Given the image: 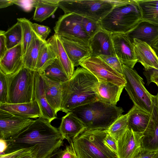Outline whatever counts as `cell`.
Wrapping results in <instances>:
<instances>
[{"mask_svg": "<svg viewBox=\"0 0 158 158\" xmlns=\"http://www.w3.org/2000/svg\"><path fill=\"white\" fill-rule=\"evenodd\" d=\"M64 140L58 129L41 117L18 135L6 140L7 148L4 154L21 149H33L36 158H49L63 146Z\"/></svg>", "mask_w": 158, "mask_h": 158, "instance_id": "cell-1", "label": "cell"}, {"mask_svg": "<svg viewBox=\"0 0 158 158\" xmlns=\"http://www.w3.org/2000/svg\"><path fill=\"white\" fill-rule=\"evenodd\" d=\"M98 82L87 69L77 68L71 79L61 83L60 111L67 114L76 107L98 100L96 92Z\"/></svg>", "mask_w": 158, "mask_h": 158, "instance_id": "cell-2", "label": "cell"}, {"mask_svg": "<svg viewBox=\"0 0 158 158\" xmlns=\"http://www.w3.org/2000/svg\"><path fill=\"white\" fill-rule=\"evenodd\" d=\"M70 112L81 120L86 130H107L123 115L124 110L121 107L97 100L76 107Z\"/></svg>", "mask_w": 158, "mask_h": 158, "instance_id": "cell-3", "label": "cell"}, {"mask_svg": "<svg viewBox=\"0 0 158 158\" xmlns=\"http://www.w3.org/2000/svg\"><path fill=\"white\" fill-rule=\"evenodd\" d=\"M142 20L136 0H128L114 6L99 23L101 28L112 34H127Z\"/></svg>", "mask_w": 158, "mask_h": 158, "instance_id": "cell-4", "label": "cell"}, {"mask_svg": "<svg viewBox=\"0 0 158 158\" xmlns=\"http://www.w3.org/2000/svg\"><path fill=\"white\" fill-rule=\"evenodd\" d=\"M107 130H86L73 141L78 158H118L117 154L106 145L104 139Z\"/></svg>", "mask_w": 158, "mask_h": 158, "instance_id": "cell-5", "label": "cell"}, {"mask_svg": "<svg viewBox=\"0 0 158 158\" xmlns=\"http://www.w3.org/2000/svg\"><path fill=\"white\" fill-rule=\"evenodd\" d=\"M128 0H59L65 14L72 13L99 22L115 6Z\"/></svg>", "mask_w": 158, "mask_h": 158, "instance_id": "cell-6", "label": "cell"}, {"mask_svg": "<svg viewBox=\"0 0 158 158\" xmlns=\"http://www.w3.org/2000/svg\"><path fill=\"white\" fill-rule=\"evenodd\" d=\"M35 72L23 66L16 73L6 76V103H28L35 100Z\"/></svg>", "mask_w": 158, "mask_h": 158, "instance_id": "cell-7", "label": "cell"}, {"mask_svg": "<svg viewBox=\"0 0 158 158\" xmlns=\"http://www.w3.org/2000/svg\"><path fill=\"white\" fill-rule=\"evenodd\" d=\"M126 83L124 88L130 99L137 108L151 114L153 95L147 90L143 78L133 69L122 65Z\"/></svg>", "mask_w": 158, "mask_h": 158, "instance_id": "cell-8", "label": "cell"}, {"mask_svg": "<svg viewBox=\"0 0 158 158\" xmlns=\"http://www.w3.org/2000/svg\"><path fill=\"white\" fill-rule=\"evenodd\" d=\"M81 18L82 16L74 13L64 14L59 17L56 23L55 34L59 37L89 45L90 38L83 27Z\"/></svg>", "mask_w": 158, "mask_h": 158, "instance_id": "cell-9", "label": "cell"}, {"mask_svg": "<svg viewBox=\"0 0 158 158\" xmlns=\"http://www.w3.org/2000/svg\"><path fill=\"white\" fill-rule=\"evenodd\" d=\"M80 65L91 73L98 82H110L125 86L126 81L123 75L116 72L99 57H89L82 61Z\"/></svg>", "mask_w": 158, "mask_h": 158, "instance_id": "cell-10", "label": "cell"}, {"mask_svg": "<svg viewBox=\"0 0 158 158\" xmlns=\"http://www.w3.org/2000/svg\"><path fill=\"white\" fill-rule=\"evenodd\" d=\"M34 121L31 118L15 115L0 110V139L7 140L14 138Z\"/></svg>", "mask_w": 158, "mask_h": 158, "instance_id": "cell-11", "label": "cell"}, {"mask_svg": "<svg viewBox=\"0 0 158 158\" xmlns=\"http://www.w3.org/2000/svg\"><path fill=\"white\" fill-rule=\"evenodd\" d=\"M143 133L128 128L117 140V154L118 158H134L143 150Z\"/></svg>", "mask_w": 158, "mask_h": 158, "instance_id": "cell-12", "label": "cell"}, {"mask_svg": "<svg viewBox=\"0 0 158 158\" xmlns=\"http://www.w3.org/2000/svg\"><path fill=\"white\" fill-rule=\"evenodd\" d=\"M112 39L116 56L122 65L133 69L137 62L132 41L127 34H112Z\"/></svg>", "mask_w": 158, "mask_h": 158, "instance_id": "cell-13", "label": "cell"}, {"mask_svg": "<svg viewBox=\"0 0 158 158\" xmlns=\"http://www.w3.org/2000/svg\"><path fill=\"white\" fill-rule=\"evenodd\" d=\"M152 109L148 125L143 132L142 146L143 150L158 151V92L153 95Z\"/></svg>", "mask_w": 158, "mask_h": 158, "instance_id": "cell-14", "label": "cell"}, {"mask_svg": "<svg viewBox=\"0 0 158 158\" xmlns=\"http://www.w3.org/2000/svg\"><path fill=\"white\" fill-rule=\"evenodd\" d=\"M89 45L92 56L100 55L116 56L112 39V34L102 28L91 38Z\"/></svg>", "mask_w": 158, "mask_h": 158, "instance_id": "cell-15", "label": "cell"}, {"mask_svg": "<svg viewBox=\"0 0 158 158\" xmlns=\"http://www.w3.org/2000/svg\"><path fill=\"white\" fill-rule=\"evenodd\" d=\"M58 129L63 138L69 143L85 131L86 127L81 120L70 112L63 117Z\"/></svg>", "mask_w": 158, "mask_h": 158, "instance_id": "cell-16", "label": "cell"}, {"mask_svg": "<svg viewBox=\"0 0 158 158\" xmlns=\"http://www.w3.org/2000/svg\"><path fill=\"white\" fill-rule=\"evenodd\" d=\"M23 66L22 44L8 49L0 59V70L6 76L16 73Z\"/></svg>", "mask_w": 158, "mask_h": 158, "instance_id": "cell-17", "label": "cell"}, {"mask_svg": "<svg viewBox=\"0 0 158 158\" xmlns=\"http://www.w3.org/2000/svg\"><path fill=\"white\" fill-rule=\"evenodd\" d=\"M59 37L74 67L80 65L82 61L92 56V51L89 45Z\"/></svg>", "mask_w": 158, "mask_h": 158, "instance_id": "cell-18", "label": "cell"}, {"mask_svg": "<svg viewBox=\"0 0 158 158\" xmlns=\"http://www.w3.org/2000/svg\"><path fill=\"white\" fill-rule=\"evenodd\" d=\"M132 41L137 62L144 67V70H158V57L152 47L145 42L134 39Z\"/></svg>", "mask_w": 158, "mask_h": 158, "instance_id": "cell-19", "label": "cell"}, {"mask_svg": "<svg viewBox=\"0 0 158 158\" xmlns=\"http://www.w3.org/2000/svg\"><path fill=\"white\" fill-rule=\"evenodd\" d=\"M34 94L42 113V117L51 122L57 118V114L50 106L47 100L45 92L44 81L38 72L35 75Z\"/></svg>", "mask_w": 158, "mask_h": 158, "instance_id": "cell-20", "label": "cell"}, {"mask_svg": "<svg viewBox=\"0 0 158 158\" xmlns=\"http://www.w3.org/2000/svg\"><path fill=\"white\" fill-rule=\"evenodd\" d=\"M127 34L132 41L136 39L151 46L158 40V24L142 20Z\"/></svg>", "mask_w": 158, "mask_h": 158, "instance_id": "cell-21", "label": "cell"}, {"mask_svg": "<svg viewBox=\"0 0 158 158\" xmlns=\"http://www.w3.org/2000/svg\"><path fill=\"white\" fill-rule=\"evenodd\" d=\"M0 110L15 115L30 118H36L42 116L35 99L28 103L0 104Z\"/></svg>", "mask_w": 158, "mask_h": 158, "instance_id": "cell-22", "label": "cell"}, {"mask_svg": "<svg viewBox=\"0 0 158 158\" xmlns=\"http://www.w3.org/2000/svg\"><path fill=\"white\" fill-rule=\"evenodd\" d=\"M124 87L110 82H98L96 89L98 100L116 106Z\"/></svg>", "mask_w": 158, "mask_h": 158, "instance_id": "cell-23", "label": "cell"}, {"mask_svg": "<svg viewBox=\"0 0 158 158\" xmlns=\"http://www.w3.org/2000/svg\"><path fill=\"white\" fill-rule=\"evenodd\" d=\"M44 81L45 92L47 102L57 114L61 110L62 88L61 83L50 80L39 73Z\"/></svg>", "mask_w": 158, "mask_h": 158, "instance_id": "cell-24", "label": "cell"}, {"mask_svg": "<svg viewBox=\"0 0 158 158\" xmlns=\"http://www.w3.org/2000/svg\"><path fill=\"white\" fill-rule=\"evenodd\" d=\"M55 52L69 79L74 72V66L69 57L59 37L54 34L47 41Z\"/></svg>", "mask_w": 158, "mask_h": 158, "instance_id": "cell-25", "label": "cell"}, {"mask_svg": "<svg viewBox=\"0 0 158 158\" xmlns=\"http://www.w3.org/2000/svg\"><path fill=\"white\" fill-rule=\"evenodd\" d=\"M47 43V41L43 40L35 33L31 42L23 57L24 67L33 71H35L40 52Z\"/></svg>", "mask_w": 158, "mask_h": 158, "instance_id": "cell-26", "label": "cell"}, {"mask_svg": "<svg viewBox=\"0 0 158 158\" xmlns=\"http://www.w3.org/2000/svg\"><path fill=\"white\" fill-rule=\"evenodd\" d=\"M128 127L133 131L143 133L148 124L151 114L134 105L128 112Z\"/></svg>", "mask_w": 158, "mask_h": 158, "instance_id": "cell-27", "label": "cell"}, {"mask_svg": "<svg viewBox=\"0 0 158 158\" xmlns=\"http://www.w3.org/2000/svg\"><path fill=\"white\" fill-rule=\"evenodd\" d=\"M59 0H34L33 7L35 9L34 20L41 22L53 15L58 7Z\"/></svg>", "mask_w": 158, "mask_h": 158, "instance_id": "cell-28", "label": "cell"}, {"mask_svg": "<svg viewBox=\"0 0 158 158\" xmlns=\"http://www.w3.org/2000/svg\"><path fill=\"white\" fill-rule=\"evenodd\" d=\"M142 20L158 24V0H136Z\"/></svg>", "mask_w": 158, "mask_h": 158, "instance_id": "cell-29", "label": "cell"}, {"mask_svg": "<svg viewBox=\"0 0 158 158\" xmlns=\"http://www.w3.org/2000/svg\"><path fill=\"white\" fill-rule=\"evenodd\" d=\"M40 73L52 80L61 83L69 80L57 58Z\"/></svg>", "mask_w": 158, "mask_h": 158, "instance_id": "cell-30", "label": "cell"}, {"mask_svg": "<svg viewBox=\"0 0 158 158\" xmlns=\"http://www.w3.org/2000/svg\"><path fill=\"white\" fill-rule=\"evenodd\" d=\"M56 58L54 51L47 42L40 52L35 71L41 73L46 68L52 63Z\"/></svg>", "mask_w": 158, "mask_h": 158, "instance_id": "cell-31", "label": "cell"}, {"mask_svg": "<svg viewBox=\"0 0 158 158\" xmlns=\"http://www.w3.org/2000/svg\"><path fill=\"white\" fill-rule=\"evenodd\" d=\"M4 35L8 49L22 44V29L21 24L19 22L17 21L8 30L5 31Z\"/></svg>", "mask_w": 158, "mask_h": 158, "instance_id": "cell-32", "label": "cell"}, {"mask_svg": "<svg viewBox=\"0 0 158 158\" xmlns=\"http://www.w3.org/2000/svg\"><path fill=\"white\" fill-rule=\"evenodd\" d=\"M17 20L21 24L22 27V46L23 57L31 42L35 32L32 28L33 23L29 20L23 18H18Z\"/></svg>", "mask_w": 158, "mask_h": 158, "instance_id": "cell-33", "label": "cell"}, {"mask_svg": "<svg viewBox=\"0 0 158 158\" xmlns=\"http://www.w3.org/2000/svg\"><path fill=\"white\" fill-rule=\"evenodd\" d=\"M128 113L122 115L107 130V132L117 141L124 134L128 127Z\"/></svg>", "mask_w": 158, "mask_h": 158, "instance_id": "cell-34", "label": "cell"}, {"mask_svg": "<svg viewBox=\"0 0 158 158\" xmlns=\"http://www.w3.org/2000/svg\"><path fill=\"white\" fill-rule=\"evenodd\" d=\"M81 23L84 31L90 38L101 28L99 22L86 17L82 16Z\"/></svg>", "mask_w": 158, "mask_h": 158, "instance_id": "cell-35", "label": "cell"}, {"mask_svg": "<svg viewBox=\"0 0 158 158\" xmlns=\"http://www.w3.org/2000/svg\"><path fill=\"white\" fill-rule=\"evenodd\" d=\"M98 57L118 73L123 75L122 64L116 56L100 55Z\"/></svg>", "mask_w": 158, "mask_h": 158, "instance_id": "cell-36", "label": "cell"}, {"mask_svg": "<svg viewBox=\"0 0 158 158\" xmlns=\"http://www.w3.org/2000/svg\"><path fill=\"white\" fill-rule=\"evenodd\" d=\"M6 75L0 70V104L6 103L7 86Z\"/></svg>", "mask_w": 158, "mask_h": 158, "instance_id": "cell-37", "label": "cell"}, {"mask_svg": "<svg viewBox=\"0 0 158 158\" xmlns=\"http://www.w3.org/2000/svg\"><path fill=\"white\" fill-rule=\"evenodd\" d=\"M32 28L37 35L45 42L51 32L50 28L46 26L39 24L36 23H32Z\"/></svg>", "mask_w": 158, "mask_h": 158, "instance_id": "cell-38", "label": "cell"}, {"mask_svg": "<svg viewBox=\"0 0 158 158\" xmlns=\"http://www.w3.org/2000/svg\"><path fill=\"white\" fill-rule=\"evenodd\" d=\"M59 158H78L75 151L73 142L66 146L63 150L60 149Z\"/></svg>", "mask_w": 158, "mask_h": 158, "instance_id": "cell-39", "label": "cell"}, {"mask_svg": "<svg viewBox=\"0 0 158 158\" xmlns=\"http://www.w3.org/2000/svg\"><path fill=\"white\" fill-rule=\"evenodd\" d=\"M104 142L106 145L117 154V141L108 132L104 139Z\"/></svg>", "mask_w": 158, "mask_h": 158, "instance_id": "cell-40", "label": "cell"}, {"mask_svg": "<svg viewBox=\"0 0 158 158\" xmlns=\"http://www.w3.org/2000/svg\"><path fill=\"white\" fill-rule=\"evenodd\" d=\"M5 32V31L1 30L0 31V59L3 57L8 50Z\"/></svg>", "mask_w": 158, "mask_h": 158, "instance_id": "cell-41", "label": "cell"}, {"mask_svg": "<svg viewBox=\"0 0 158 158\" xmlns=\"http://www.w3.org/2000/svg\"><path fill=\"white\" fill-rule=\"evenodd\" d=\"M33 150V149H21L9 153L0 154V158H16L19 155L27 152Z\"/></svg>", "mask_w": 158, "mask_h": 158, "instance_id": "cell-42", "label": "cell"}, {"mask_svg": "<svg viewBox=\"0 0 158 158\" xmlns=\"http://www.w3.org/2000/svg\"><path fill=\"white\" fill-rule=\"evenodd\" d=\"M13 2L14 4L20 6L27 11L30 10L32 8L34 7V0H13Z\"/></svg>", "mask_w": 158, "mask_h": 158, "instance_id": "cell-43", "label": "cell"}, {"mask_svg": "<svg viewBox=\"0 0 158 158\" xmlns=\"http://www.w3.org/2000/svg\"><path fill=\"white\" fill-rule=\"evenodd\" d=\"M143 73L146 78L148 85L149 84L150 81L151 80L158 77L157 69H152L147 71L144 70Z\"/></svg>", "mask_w": 158, "mask_h": 158, "instance_id": "cell-44", "label": "cell"}, {"mask_svg": "<svg viewBox=\"0 0 158 158\" xmlns=\"http://www.w3.org/2000/svg\"><path fill=\"white\" fill-rule=\"evenodd\" d=\"M156 152L142 150L134 158H152Z\"/></svg>", "mask_w": 158, "mask_h": 158, "instance_id": "cell-45", "label": "cell"}, {"mask_svg": "<svg viewBox=\"0 0 158 158\" xmlns=\"http://www.w3.org/2000/svg\"><path fill=\"white\" fill-rule=\"evenodd\" d=\"M36 152L33 150L25 152L16 158H36Z\"/></svg>", "mask_w": 158, "mask_h": 158, "instance_id": "cell-46", "label": "cell"}, {"mask_svg": "<svg viewBox=\"0 0 158 158\" xmlns=\"http://www.w3.org/2000/svg\"><path fill=\"white\" fill-rule=\"evenodd\" d=\"M14 4L12 0H0V8H3L12 5Z\"/></svg>", "mask_w": 158, "mask_h": 158, "instance_id": "cell-47", "label": "cell"}, {"mask_svg": "<svg viewBox=\"0 0 158 158\" xmlns=\"http://www.w3.org/2000/svg\"><path fill=\"white\" fill-rule=\"evenodd\" d=\"M0 154H4L7 148V143L6 140L0 139Z\"/></svg>", "mask_w": 158, "mask_h": 158, "instance_id": "cell-48", "label": "cell"}, {"mask_svg": "<svg viewBox=\"0 0 158 158\" xmlns=\"http://www.w3.org/2000/svg\"><path fill=\"white\" fill-rule=\"evenodd\" d=\"M151 47L158 57V40Z\"/></svg>", "mask_w": 158, "mask_h": 158, "instance_id": "cell-49", "label": "cell"}, {"mask_svg": "<svg viewBox=\"0 0 158 158\" xmlns=\"http://www.w3.org/2000/svg\"><path fill=\"white\" fill-rule=\"evenodd\" d=\"M60 149L54 153L49 158H59V152Z\"/></svg>", "mask_w": 158, "mask_h": 158, "instance_id": "cell-50", "label": "cell"}, {"mask_svg": "<svg viewBox=\"0 0 158 158\" xmlns=\"http://www.w3.org/2000/svg\"><path fill=\"white\" fill-rule=\"evenodd\" d=\"M152 82L156 84L158 87V77L151 80L150 81L149 84Z\"/></svg>", "mask_w": 158, "mask_h": 158, "instance_id": "cell-51", "label": "cell"}, {"mask_svg": "<svg viewBox=\"0 0 158 158\" xmlns=\"http://www.w3.org/2000/svg\"><path fill=\"white\" fill-rule=\"evenodd\" d=\"M152 158H158V151L156 152Z\"/></svg>", "mask_w": 158, "mask_h": 158, "instance_id": "cell-52", "label": "cell"}]
</instances>
